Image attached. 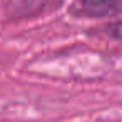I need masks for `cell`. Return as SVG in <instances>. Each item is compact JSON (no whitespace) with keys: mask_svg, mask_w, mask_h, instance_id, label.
I'll return each instance as SVG.
<instances>
[{"mask_svg":"<svg viewBox=\"0 0 122 122\" xmlns=\"http://www.w3.org/2000/svg\"><path fill=\"white\" fill-rule=\"evenodd\" d=\"M75 5L87 17H107L122 12V0H77Z\"/></svg>","mask_w":122,"mask_h":122,"instance_id":"1","label":"cell"},{"mask_svg":"<svg viewBox=\"0 0 122 122\" xmlns=\"http://www.w3.org/2000/svg\"><path fill=\"white\" fill-rule=\"evenodd\" d=\"M110 32H112V35H114V37L122 39V22H119V24H117V25H115V27L110 30Z\"/></svg>","mask_w":122,"mask_h":122,"instance_id":"2","label":"cell"}]
</instances>
